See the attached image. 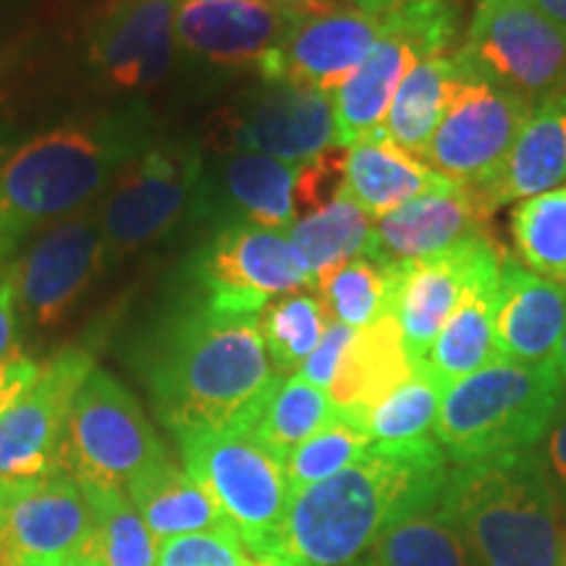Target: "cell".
<instances>
[{"instance_id": "1", "label": "cell", "mask_w": 566, "mask_h": 566, "mask_svg": "<svg viewBox=\"0 0 566 566\" xmlns=\"http://www.w3.org/2000/svg\"><path fill=\"white\" fill-rule=\"evenodd\" d=\"M132 367L174 436L254 430L283 384L260 315L221 313L189 294L139 336Z\"/></svg>"}, {"instance_id": "2", "label": "cell", "mask_w": 566, "mask_h": 566, "mask_svg": "<svg viewBox=\"0 0 566 566\" xmlns=\"http://www.w3.org/2000/svg\"><path fill=\"white\" fill-rule=\"evenodd\" d=\"M446 478V451L436 438L373 443L338 475L292 493L279 551L296 566L357 562L396 522L433 509Z\"/></svg>"}, {"instance_id": "3", "label": "cell", "mask_w": 566, "mask_h": 566, "mask_svg": "<svg viewBox=\"0 0 566 566\" xmlns=\"http://www.w3.org/2000/svg\"><path fill=\"white\" fill-rule=\"evenodd\" d=\"M153 142L150 116L132 105L38 134L0 155V263L17 258L27 233L87 208Z\"/></svg>"}, {"instance_id": "4", "label": "cell", "mask_w": 566, "mask_h": 566, "mask_svg": "<svg viewBox=\"0 0 566 566\" xmlns=\"http://www.w3.org/2000/svg\"><path fill=\"white\" fill-rule=\"evenodd\" d=\"M436 512L478 566H566L564 512L533 449L462 462Z\"/></svg>"}, {"instance_id": "5", "label": "cell", "mask_w": 566, "mask_h": 566, "mask_svg": "<svg viewBox=\"0 0 566 566\" xmlns=\"http://www.w3.org/2000/svg\"><path fill=\"white\" fill-rule=\"evenodd\" d=\"M564 399L554 363L522 365L501 357L446 388L436 441L459 464L533 449Z\"/></svg>"}, {"instance_id": "6", "label": "cell", "mask_w": 566, "mask_h": 566, "mask_svg": "<svg viewBox=\"0 0 566 566\" xmlns=\"http://www.w3.org/2000/svg\"><path fill=\"white\" fill-rule=\"evenodd\" d=\"M184 470L216 501L250 556L279 551L289 491L286 470L252 430L176 436Z\"/></svg>"}, {"instance_id": "7", "label": "cell", "mask_w": 566, "mask_h": 566, "mask_svg": "<svg viewBox=\"0 0 566 566\" xmlns=\"http://www.w3.org/2000/svg\"><path fill=\"white\" fill-rule=\"evenodd\" d=\"M202 176L205 160L192 139H155L126 163L97 205L108 268L158 242L187 218Z\"/></svg>"}, {"instance_id": "8", "label": "cell", "mask_w": 566, "mask_h": 566, "mask_svg": "<svg viewBox=\"0 0 566 566\" xmlns=\"http://www.w3.org/2000/svg\"><path fill=\"white\" fill-rule=\"evenodd\" d=\"M454 38L457 17L446 0H405L384 13L370 53L334 92L338 145L352 147L378 129L409 71L443 55Z\"/></svg>"}, {"instance_id": "9", "label": "cell", "mask_w": 566, "mask_h": 566, "mask_svg": "<svg viewBox=\"0 0 566 566\" xmlns=\"http://www.w3.org/2000/svg\"><path fill=\"white\" fill-rule=\"evenodd\" d=\"M184 286L212 310L260 315L273 296L315 289L286 231L223 223L184 263Z\"/></svg>"}, {"instance_id": "10", "label": "cell", "mask_w": 566, "mask_h": 566, "mask_svg": "<svg viewBox=\"0 0 566 566\" xmlns=\"http://www.w3.org/2000/svg\"><path fill=\"white\" fill-rule=\"evenodd\" d=\"M457 53L472 74L530 103L566 92V32L535 0H478Z\"/></svg>"}, {"instance_id": "11", "label": "cell", "mask_w": 566, "mask_h": 566, "mask_svg": "<svg viewBox=\"0 0 566 566\" xmlns=\"http://www.w3.org/2000/svg\"><path fill=\"white\" fill-rule=\"evenodd\" d=\"M163 454L166 446L137 396L116 375L95 367L71 405L63 470L80 485L124 488Z\"/></svg>"}, {"instance_id": "12", "label": "cell", "mask_w": 566, "mask_h": 566, "mask_svg": "<svg viewBox=\"0 0 566 566\" xmlns=\"http://www.w3.org/2000/svg\"><path fill=\"white\" fill-rule=\"evenodd\" d=\"M283 11L281 38L258 63L263 82L304 84L334 95L380 34V17L336 0H300Z\"/></svg>"}, {"instance_id": "13", "label": "cell", "mask_w": 566, "mask_h": 566, "mask_svg": "<svg viewBox=\"0 0 566 566\" xmlns=\"http://www.w3.org/2000/svg\"><path fill=\"white\" fill-rule=\"evenodd\" d=\"M533 103L472 74L451 101L422 153V163L446 181L485 189L512 153Z\"/></svg>"}, {"instance_id": "14", "label": "cell", "mask_w": 566, "mask_h": 566, "mask_svg": "<svg viewBox=\"0 0 566 566\" xmlns=\"http://www.w3.org/2000/svg\"><path fill=\"white\" fill-rule=\"evenodd\" d=\"M105 263L97 208H84L42 229L11 263L17 307L34 328L51 331L66 321Z\"/></svg>"}, {"instance_id": "15", "label": "cell", "mask_w": 566, "mask_h": 566, "mask_svg": "<svg viewBox=\"0 0 566 566\" xmlns=\"http://www.w3.org/2000/svg\"><path fill=\"white\" fill-rule=\"evenodd\" d=\"M216 124L212 142L223 153H258L296 166L338 145L334 97L292 82H263Z\"/></svg>"}, {"instance_id": "16", "label": "cell", "mask_w": 566, "mask_h": 566, "mask_svg": "<svg viewBox=\"0 0 566 566\" xmlns=\"http://www.w3.org/2000/svg\"><path fill=\"white\" fill-rule=\"evenodd\" d=\"M95 370L87 346H66L40 365L38 380L0 415V483L63 470V443L74 396Z\"/></svg>"}, {"instance_id": "17", "label": "cell", "mask_w": 566, "mask_h": 566, "mask_svg": "<svg viewBox=\"0 0 566 566\" xmlns=\"http://www.w3.org/2000/svg\"><path fill=\"white\" fill-rule=\"evenodd\" d=\"M92 512L82 485L66 470L0 483V566L48 562L84 548Z\"/></svg>"}, {"instance_id": "18", "label": "cell", "mask_w": 566, "mask_h": 566, "mask_svg": "<svg viewBox=\"0 0 566 566\" xmlns=\"http://www.w3.org/2000/svg\"><path fill=\"white\" fill-rule=\"evenodd\" d=\"M504 254V247L491 233H483L436 258L405 265L394 315L415 367L424 363L430 346L462 302L467 286L478 275L501 268Z\"/></svg>"}, {"instance_id": "19", "label": "cell", "mask_w": 566, "mask_h": 566, "mask_svg": "<svg viewBox=\"0 0 566 566\" xmlns=\"http://www.w3.org/2000/svg\"><path fill=\"white\" fill-rule=\"evenodd\" d=\"M483 233H491V212L480 202L475 189L446 184L378 218L363 254L405 268L454 250Z\"/></svg>"}, {"instance_id": "20", "label": "cell", "mask_w": 566, "mask_h": 566, "mask_svg": "<svg viewBox=\"0 0 566 566\" xmlns=\"http://www.w3.org/2000/svg\"><path fill=\"white\" fill-rule=\"evenodd\" d=\"M176 45L171 0H113L90 34V61L113 87L150 90L168 74Z\"/></svg>"}, {"instance_id": "21", "label": "cell", "mask_w": 566, "mask_h": 566, "mask_svg": "<svg viewBox=\"0 0 566 566\" xmlns=\"http://www.w3.org/2000/svg\"><path fill=\"white\" fill-rule=\"evenodd\" d=\"M286 11L265 0H184L176 9V45L210 66H258L279 42Z\"/></svg>"}, {"instance_id": "22", "label": "cell", "mask_w": 566, "mask_h": 566, "mask_svg": "<svg viewBox=\"0 0 566 566\" xmlns=\"http://www.w3.org/2000/svg\"><path fill=\"white\" fill-rule=\"evenodd\" d=\"M300 166L258 153H231L216 174L202 176L195 216L223 223L289 229L296 221L294 184Z\"/></svg>"}, {"instance_id": "23", "label": "cell", "mask_w": 566, "mask_h": 566, "mask_svg": "<svg viewBox=\"0 0 566 566\" xmlns=\"http://www.w3.org/2000/svg\"><path fill=\"white\" fill-rule=\"evenodd\" d=\"M566 331V283L551 281L504 254L495 304L499 357L522 365L554 363Z\"/></svg>"}, {"instance_id": "24", "label": "cell", "mask_w": 566, "mask_h": 566, "mask_svg": "<svg viewBox=\"0 0 566 566\" xmlns=\"http://www.w3.org/2000/svg\"><path fill=\"white\" fill-rule=\"evenodd\" d=\"M412 373L415 365L405 349L399 321L394 313H386L354 334L328 388L331 405L336 415L365 428L373 407L407 384Z\"/></svg>"}, {"instance_id": "25", "label": "cell", "mask_w": 566, "mask_h": 566, "mask_svg": "<svg viewBox=\"0 0 566 566\" xmlns=\"http://www.w3.org/2000/svg\"><path fill=\"white\" fill-rule=\"evenodd\" d=\"M562 184H566V92L533 108L504 168L475 192L493 216L501 205L546 195Z\"/></svg>"}, {"instance_id": "26", "label": "cell", "mask_w": 566, "mask_h": 566, "mask_svg": "<svg viewBox=\"0 0 566 566\" xmlns=\"http://www.w3.org/2000/svg\"><path fill=\"white\" fill-rule=\"evenodd\" d=\"M472 71L467 69L462 55H430L417 63L396 90L384 124L373 134L396 150L422 160L424 147L433 137L436 126L449 111L459 87L470 80Z\"/></svg>"}, {"instance_id": "27", "label": "cell", "mask_w": 566, "mask_h": 566, "mask_svg": "<svg viewBox=\"0 0 566 566\" xmlns=\"http://www.w3.org/2000/svg\"><path fill=\"white\" fill-rule=\"evenodd\" d=\"M126 495L132 499L150 533L158 543L176 535L202 533V530L229 527L216 501L202 491V485L163 454L139 470L129 483Z\"/></svg>"}, {"instance_id": "28", "label": "cell", "mask_w": 566, "mask_h": 566, "mask_svg": "<svg viewBox=\"0 0 566 566\" xmlns=\"http://www.w3.org/2000/svg\"><path fill=\"white\" fill-rule=\"evenodd\" d=\"M446 184L451 181L375 134L357 139L346 150V195L367 216L384 218L415 197L433 192Z\"/></svg>"}, {"instance_id": "29", "label": "cell", "mask_w": 566, "mask_h": 566, "mask_svg": "<svg viewBox=\"0 0 566 566\" xmlns=\"http://www.w3.org/2000/svg\"><path fill=\"white\" fill-rule=\"evenodd\" d=\"M499 273L488 271L478 275L467 286V292L443 325V331L430 346L424 365L441 384L449 388L467 375L478 373L480 367L495 363L499 349H495V304H499Z\"/></svg>"}, {"instance_id": "30", "label": "cell", "mask_w": 566, "mask_h": 566, "mask_svg": "<svg viewBox=\"0 0 566 566\" xmlns=\"http://www.w3.org/2000/svg\"><path fill=\"white\" fill-rule=\"evenodd\" d=\"M370 231L373 226L367 212L344 189L328 208L296 218L286 229V237L296 258L302 260L304 271L317 281L346 260L363 254L370 242Z\"/></svg>"}, {"instance_id": "31", "label": "cell", "mask_w": 566, "mask_h": 566, "mask_svg": "<svg viewBox=\"0 0 566 566\" xmlns=\"http://www.w3.org/2000/svg\"><path fill=\"white\" fill-rule=\"evenodd\" d=\"M401 271L405 268L386 265L370 254H357L315 281L321 294L317 300L323 302L328 321L359 331L375 317L394 313Z\"/></svg>"}, {"instance_id": "32", "label": "cell", "mask_w": 566, "mask_h": 566, "mask_svg": "<svg viewBox=\"0 0 566 566\" xmlns=\"http://www.w3.org/2000/svg\"><path fill=\"white\" fill-rule=\"evenodd\" d=\"M92 512L90 546L103 566H158V537L150 533L124 488L82 485Z\"/></svg>"}, {"instance_id": "33", "label": "cell", "mask_w": 566, "mask_h": 566, "mask_svg": "<svg viewBox=\"0 0 566 566\" xmlns=\"http://www.w3.org/2000/svg\"><path fill=\"white\" fill-rule=\"evenodd\" d=\"M470 551L433 509L396 522L373 543L363 566H472Z\"/></svg>"}, {"instance_id": "34", "label": "cell", "mask_w": 566, "mask_h": 566, "mask_svg": "<svg viewBox=\"0 0 566 566\" xmlns=\"http://www.w3.org/2000/svg\"><path fill=\"white\" fill-rule=\"evenodd\" d=\"M334 415L336 409L325 388L313 386L302 375H292L283 378L279 391L271 396L252 433L273 457L286 462L296 446L315 436Z\"/></svg>"}, {"instance_id": "35", "label": "cell", "mask_w": 566, "mask_h": 566, "mask_svg": "<svg viewBox=\"0 0 566 566\" xmlns=\"http://www.w3.org/2000/svg\"><path fill=\"white\" fill-rule=\"evenodd\" d=\"M512 239L530 271L566 283V187L522 202L512 212Z\"/></svg>"}, {"instance_id": "36", "label": "cell", "mask_w": 566, "mask_h": 566, "mask_svg": "<svg viewBox=\"0 0 566 566\" xmlns=\"http://www.w3.org/2000/svg\"><path fill=\"white\" fill-rule=\"evenodd\" d=\"M446 386L424 365H417L412 378L401 384L367 415V433L373 443H415L436 430L438 409Z\"/></svg>"}, {"instance_id": "37", "label": "cell", "mask_w": 566, "mask_h": 566, "mask_svg": "<svg viewBox=\"0 0 566 566\" xmlns=\"http://www.w3.org/2000/svg\"><path fill=\"white\" fill-rule=\"evenodd\" d=\"M328 328L323 302L313 294H286L260 313L268 357L279 373L300 370Z\"/></svg>"}, {"instance_id": "38", "label": "cell", "mask_w": 566, "mask_h": 566, "mask_svg": "<svg viewBox=\"0 0 566 566\" xmlns=\"http://www.w3.org/2000/svg\"><path fill=\"white\" fill-rule=\"evenodd\" d=\"M370 449L373 438L363 424L346 420L342 415H334L315 436H310L302 446H296L286 462H283L289 491L296 493L302 488L338 475L346 467L359 462Z\"/></svg>"}, {"instance_id": "39", "label": "cell", "mask_w": 566, "mask_h": 566, "mask_svg": "<svg viewBox=\"0 0 566 566\" xmlns=\"http://www.w3.org/2000/svg\"><path fill=\"white\" fill-rule=\"evenodd\" d=\"M250 551L231 527L168 537L158 548V566H250Z\"/></svg>"}, {"instance_id": "40", "label": "cell", "mask_w": 566, "mask_h": 566, "mask_svg": "<svg viewBox=\"0 0 566 566\" xmlns=\"http://www.w3.org/2000/svg\"><path fill=\"white\" fill-rule=\"evenodd\" d=\"M346 189V150L342 145L328 147L317 158L300 163L294 184L296 218L328 208Z\"/></svg>"}, {"instance_id": "41", "label": "cell", "mask_w": 566, "mask_h": 566, "mask_svg": "<svg viewBox=\"0 0 566 566\" xmlns=\"http://www.w3.org/2000/svg\"><path fill=\"white\" fill-rule=\"evenodd\" d=\"M354 334H357V331L349 328V325L328 321V328H325L321 344H317L315 352L304 359V365L296 375H302L304 380H310L313 386L328 391L336 378L338 365H342L344 354L349 349Z\"/></svg>"}, {"instance_id": "42", "label": "cell", "mask_w": 566, "mask_h": 566, "mask_svg": "<svg viewBox=\"0 0 566 566\" xmlns=\"http://www.w3.org/2000/svg\"><path fill=\"white\" fill-rule=\"evenodd\" d=\"M11 263L0 265V359L19 352V321L17 296H13L11 286Z\"/></svg>"}, {"instance_id": "43", "label": "cell", "mask_w": 566, "mask_h": 566, "mask_svg": "<svg viewBox=\"0 0 566 566\" xmlns=\"http://www.w3.org/2000/svg\"><path fill=\"white\" fill-rule=\"evenodd\" d=\"M546 459H548V470L566 485V399L548 428Z\"/></svg>"}, {"instance_id": "44", "label": "cell", "mask_w": 566, "mask_h": 566, "mask_svg": "<svg viewBox=\"0 0 566 566\" xmlns=\"http://www.w3.org/2000/svg\"><path fill=\"white\" fill-rule=\"evenodd\" d=\"M24 566H103L101 558L95 556V551L87 543V546L74 551V554L59 556V558H48V562H34V564H24Z\"/></svg>"}, {"instance_id": "45", "label": "cell", "mask_w": 566, "mask_h": 566, "mask_svg": "<svg viewBox=\"0 0 566 566\" xmlns=\"http://www.w3.org/2000/svg\"><path fill=\"white\" fill-rule=\"evenodd\" d=\"M354 9L365 11V13H373V17H384V13L394 11L396 6L405 3V0H349Z\"/></svg>"}, {"instance_id": "46", "label": "cell", "mask_w": 566, "mask_h": 566, "mask_svg": "<svg viewBox=\"0 0 566 566\" xmlns=\"http://www.w3.org/2000/svg\"><path fill=\"white\" fill-rule=\"evenodd\" d=\"M535 6L566 32V0H535Z\"/></svg>"}, {"instance_id": "47", "label": "cell", "mask_w": 566, "mask_h": 566, "mask_svg": "<svg viewBox=\"0 0 566 566\" xmlns=\"http://www.w3.org/2000/svg\"><path fill=\"white\" fill-rule=\"evenodd\" d=\"M250 566H296L292 558L283 556L281 551H273V554H265V556H254Z\"/></svg>"}, {"instance_id": "48", "label": "cell", "mask_w": 566, "mask_h": 566, "mask_svg": "<svg viewBox=\"0 0 566 566\" xmlns=\"http://www.w3.org/2000/svg\"><path fill=\"white\" fill-rule=\"evenodd\" d=\"M554 367H556L558 378H562V384L566 388V331H564V336H562V344H558V349H556Z\"/></svg>"}, {"instance_id": "49", "label": "cell", "mask_w": 566, "mask_h": 566, "mask_svg": "<svg viewBox=\"0 0 566 566\" xmlns=\"http://www.w3.org/2000/svg\"><path fill=\"white\" fill-rule=\"evenodd\" d=\"M279 6H289V3H300V0H275Z\"/></svg>"}, {"instance_id": "50", "label": "cell", "mask_w": 566, "mask_h": 566, "mask_svg": "<svg viewBox=\"0 0 566 566\" xmlns=\"http://www.w3.org/2000/svg\"><path fill=\"white\" fill-rule=\"evenodd\" d=\"M171 3H176V0H171Z\"/></svg>"}, {"instance_id": "51", "label": "cell", "mask_w": 566, "mask_h": 566, "mask_svg": "<svg viewBox=\"0 0 566 566\" xmlns=\"http://www.w3.org/2000/svg\"><path fill=\"white\" fill-rule=\"evenodd\" d=\"M0 155H3V150H0Z\"/></svg>"}]
</instances>
